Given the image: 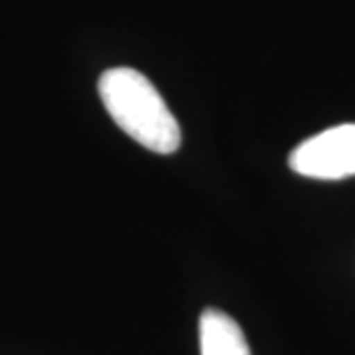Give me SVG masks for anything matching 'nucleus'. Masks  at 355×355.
Segmentation results:
<instances>
[{"mask_svg": "<svg viewBox=\"0 0 355 355\" xmlns=\"http://www.w3.org/2000/svg\"><path fill=\"white\" fill-rule=\"evenodd\" d=\"M291 171L314 180H344L355 175V123L335 125L302 141L288 155Z\"/></svg>", "mask_w": 355, "mask_h": 355, "instance_id": "obj_2", "label": "nucleus"}, {"mask_svg": "<svg viewBox=\"0 0 355 355\" xmlns=\"http://www.w3.org/2000/svg\"><path fill=\"white\" fill-rule=\"evenodd\" d=\"M198 346L201 355H252L240 325L229 314L212 307L198 318Z\"/></svg>", "mask_w": 355, "mask_h": 355, "instance_id": "obj_3", "label": "nucleus"}, {"mask_svg": "<svg viewBox=\"0 0 355 355\" xmlns=\"http://www.w3.org/2000/svg\"><path fill=\"white\" fill-rule=\"evenodd\" d=\"M97 90L111 120L137 144L157 155L180 148V125L148 76L132 67H113L99 76Z\"/></svg>", "mask_w": 355, "mask_h": 355, "instance_id": "obj_1", "label": "nucleus"}]
</instances>
